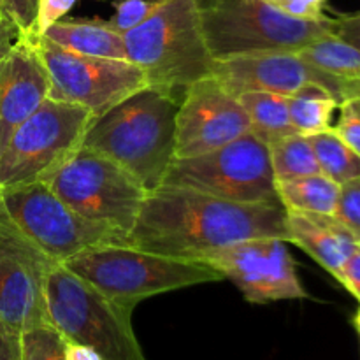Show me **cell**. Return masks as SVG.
Segmentation results:
<instances>
[{
	"instance_id": "1",
	"label": "cell",
	"mask_w": 360,
	"mask_h": 360,
	"mask_svg": "<svg viewBox=\"0 0 360 360\" xmlns=\"http://www.w3.org/2000/svg\"><path fill=\"white\" fill-rule=\"evenodd\" d=\"M283 206L243 204L174 186L148 192L129 245L174 259L200 260L260 236H287Z\"/></svg>"
},
{
	"instance_id": "2",
	"label": "cell",
	"mask_w": 360,
	"mask_h": 360,
	"mask_svg": "<svg viewBox=\"0 0 360 360\" xmlns=\"http://www.w3.org/2000/svg\"><path fill=\"white\" fill-rule=\"evenodd\" d=\"M179 98L176 91L146 84L95 116L81 148L104 155L153 192L174 160Z\"/></svg>"
},
{
	"instance_id": "3",
	"label": "cell",
	"mask_w": 360,
	"mask_h": 360,
	"mask_svg": "<svg viewBox=\"0 0 360 360\" xmlns=\"http://www.w3.org/2000/svg\"><path fill=\"white\" fill-rule=\"evenodd\" d=\"M46 309L63 340L91 348L102 360H148L132 327L136 308L108 297L63 264L48 271Z\"/></svg>"
},
{
	"instance_id": "4",
	"label": "cell",
	"mask_w": 360,
	"mask_h": 360,
	"mask_svg": "<svg viewBox=\"0 0 360 360\" xmlns=\"http://www.w3.org/2000/svg\"><path fill=\"white\" fill-rule=\"evenodd\" d=\"M200 34L213 60L267 51H299L334 34L336 18L297 20L266 0H193Z\"/></svg>"
},
{
	"instance_id": "5",
	"label": "cell",
	"mask_w": 360,
	"mask_h": 360,
	"mask_svg": "<svg viewBox=\"0 0 360 360\" xmlns=\"http://www.w3.org/2000/svg\"><path fill=\"white\" fill-rule=\"evenodd\" d=\"M127 60L139 67L146 83L167 90H185L213 76L193 0H162L146 21L123 34Z\"/></svg>"
},
{
	"instance_id": "6",
	"label": "cell",
	"mask_w": 360,
	"mask_h": 360,
	"mask_svg": "<svg viewBox=\"0 0 360 360\" xmlns=\"http://www.w3.org/2000/svg\"><path fill=\"white\" fill-rule=\"evenodd\" d=\"M63 266L108 297L134 308L153 295L224 280L206 262L158 255L130 245L84 250Z\"/></svg>"
},
{
	"instance_id": "7",
	"label": "cell",
	"mask_w": 360,
	"mask_h": 360,
	"mask_svg": "<svg viewBox=\"0 0 360 360\" xmlns=\"http://www.w3.org/2000/svg\"><path fill=\"white\" fill-rule=\"evenodd\" d=\"M0 211L53 264L97 246L129 245V236L81 217L46 181L0 190Z\"/></svg>"
},
{
	"instance_id": "8",
	"label": "cell",
	"mask_w": 360,
	"mask_h": 360,
	"mask_svg": "<svg viewBox=\"0 0 360 360\" xmlns=\"http://www.w3.org/2000/svg\"><path fill=\"white\" fill-rule=\"evenodd\" d=\"M162 186L197 190L232 202L281 206L269 146L252 132L204 155L174 158Z\"/></svg>"
},
{
	"instance_id": "9",
	"label": "cell",
	"mask_w": 360,
	"mask_h": 360,
	"mask_svg": "<svg viewBox=\"0 0 360 360\" xmlns=\"http://www.w3.org/2000/svg\"><path fill=\"white\" fill-rule=\"evenodd\" d=\"M94 118L81 105L46 98L0 153V190L48 181L79 150Z\"/></svg>"
},
{
	"instance_id": "10",
	"label": "cell",
	"mask_w": 360,
	"mask_h": 360,
	"mask_svg": "<svg viewBox=\"0 0 360 360\" xmlns=\"http://www.w3.org/2000/svg\"><path fill=\"white\" fill-rule=\"evenodd\" d=\"M46 183L81 217L127 236L148 195L125 169L86 148H79Z\"/></svg>"
},
{
	"instance_id": "11",
	"label": "cell",
	"mask_w": 360,
	"mask_h": 360,
	"mask_svg": "<svg viewBox=\"0 0 360 360\" xmlns=\"http://www.w3.org/2000/svg\"><path fill=\"white\" fill-rule=\"evenodd\" d=\"M49 77V98L102 115L146 86V76L129 60L95 58L70 53L46 37L35 41Z\"/></svg>"
},
{
	"instance_id": "12",
	"label": "cell",
	"mask_w": 360,
	"mask_h": 360,
	"mask_svg": "<svg viewBox=\"0 0 360 360\" xmlns=\"http://www.w3.org/2000/svg\"><path fill=\"white\" fill-rule=\"evenodd\" d=\"M200 262L210 264L231 280L252 304L308 299L299 280L288 243L278 236L243 239L210 253Z\"/></svg>"
},
{
	"instance_id": "13",
	"label": "cell",
	"mask_w": 360,
	"mask_h": 360,
	"mask_svg": "<svg viewBox=\"0 0 360 360\" xmlns=\"http://www.w3.org/2000/svg\"><path fill=\"white\" fill-rule=\"evenodd\" d=\"M49 262L0 211V333L21 336L51 326L46 309Z\"/></svg>"
},
{
	"instance_id": "14",
	"label": "cell",
	"mask_w": 360,
	"mask_h": 360,
	"mask_svg": "<svg viewBox=\"0 0 360 360\" xmlns=\"http://www.w3.org/2000/svg\"><path fill=\"white\" fill-rule=\"evenodd\" d=\"M213 77L236 97L246 91H269L290 97L309 84L326 88L340 104L345 98L360 95V83L340 79L309 65L297 51L250 53L214 60Z\"/></svg>"
},
{
	"instance_id": "15",
	"label": "cell",
	"mask_w": 360,
	"mask_h": 360,
	"mask_svg": "<svg viewBox=\"0 0 360 360\" xmlns=\"http://www.w3.org/2000/svg\"><path fill=\"white\" fill-rule=\"evenodd\" d=\"M250 132V120L236 95L213 76L183 90L176 112L174 158L218 150Z\"/></svg>"
},
{
	"instance_id": "16",
	"label": "cell",
	"mask_w": 360,
	"mask_h": 360,
	"mask_svg": "<svg viewBox=\"0 0 360 360\" xmlns=\"http://www.w3.org/2000/svg\"><path fill=\"white\" fill-rule=\"evenodd\" d=\"M49 98V77L35 41L18 37L0 62V153L14 130Z\"/></svg>"
},
{
	"instance_id": "17",
	"label": "cell",
	"mask_w": 360,
	"mask_h": 360,
	"mask_svg": "<svg viewBox=\"0 0 360 360\" xmlns=\"http://www.w3.org/2000/svg\"><path fill=\"white\" fill-rule=\"evenodd\" d=\"M285 231V241L308 253L334 278L360 245L357 236L334 214L287 211Z\"/></svg>"
},
{
	"instance_id": "18",
	"label": "cell",
	"mask_w": 360,
	"mask_h": 360,
	"mask_svg": "<svg viewBox=\"0 0 360 360\" xmlns=\"http://www.w3.org/2000/svg\"><path fill=\"white\" fill-rule=\"evenodd\" d=\"M42 37L76 55L127 60L123 35L101 18H63L51 25Z\"/></svg>"
},
{
	"instance_id": "19",
	"label": "cell",
	"mask_w": 360,
	"mask_h": 360,
	"mask_svg": "<svg viewBox=\"0 0 360 360\" xmlns=\"http://www.w3.org/2000/svg\"><path fill=\"white\" fill-rule=\"evenodd\" d=\"M250 120V132L267 146L297 134L292 127L287 97L269 91H246L239 95Z\"/></svg>"
},
{
	"instance_id": "20",
	"label": "cell",
	"mask_w": 360,
	"mask_h": 360,
	"mask_svg": "<svg viewBox=\"0 0 360 360\" xmlns=\"http://www.w3.org/2000/svg\"><path fill=\"white\" fill-rule=\"evenodd\" d=\"M276 193L287 211L334 214L340 185L319 172L304 178L276 181Z\"/></svg>"
},
{
	"instance_id": "21",
	"label": "cell",
	"mask_w": 360,
	"mask_h": 360,
	"mask_svg": "<svg viewBox=\"0 0 360 360\" xmlns=\"http://www.w3.org/2000/svg\"><path fill=\"white\" fill-rule=\"evenodd\" d=\"M292 127L301 136H315L333 129V116L340 101L326 88L309 84L287 97Z\"/></svg>"
},
{
	"instance_id": "22",
	"label": "cell",
	"mask_w": 360,
	"mask_h": 360,
	"mask_svg": "<svg viewBox=\"0 0 360 360\" xmlns=\"http://www.w3.org/2000/svg\"><path fill=\"white\" fill-rule=\"evenodd\" d=\"M304 62L345 81L360 83V49L336 34L326 35L297 51Z\"/></svg>"
},
{
	"instance_id": "23",
	"label": "cell",
	"mask_w": 360,
	"mask_h": 360,
	"mask_svg": "<svg viewBox=\"0 0 360 360\" xmlns=\"http://www.w3.org/2000/svg\"><path fill=\"white\" fill-rule=\"evenodd\" d=\"M269 157L276 181L304 178L320 172L309 137L301 134H292L269 144Z\"/></svg>"
},
{
	"instance_id": "24",
	"label": "cell",
	"mask_w": 360,
	"mask_h": 360,
	"mask_svg": "<svg viewBox=\"0 0 360 360\" xmlns=\"http://www.w3.org/2000/svg\"><path fill=\"white\" fill-rule=\"evenodd\" d=\"M309 143L323 176L336 181L338 185L359 178L360 157L333 129L309 136Z\"/></svg>"
},
{
	"instance_id": "25",
	"label": "cell",
	"mask_w": 360,
	"mask_h": 360,
	"mask_svg": "<svg viewBox=\"0 0 360 360\" xmlns=\"http://www.w3.org/2000/svg\"><path fill=\"white\" fill-rule=\"evenodd\" d=\"M21 360H65V340L53 326L35 327L20 336Z\"/></svg>"
},
{
	"instance_id": "26",
	"label": "cell",
	"mask_w": 360,
	"mask_h": 360,
	"mask_svg": "<svg viewBox=\"0 0 360 360\" xmlns=\"http://www.w3.org/2000/svg\"><path fill=\"white\" fill-rule=\"evenodd\" d=\"M160 4L162 0H115V13L108 21L118 34L123 35L146 21Z\"/></svg>"
},
{
	"instance_id": "27",
	"label": "cell",
	"mask_w": 360,
	"mask_h": 360,
	"mask_svg": "<svg viewBox=\"0 0 360 360\" xmlns=\"http://www.w3.org/2000/svg\"><path fill=\"white\" fill-rule=\"evenodd\" d=\"M334 217L340 218L360 239V176L340 185Z\"/></svg>"
},
{
	"instance_id": "28",
	"label": "cell",
	"mask_w": 360,
	"mask_h": 360,
	"mask_svg": "<svg viewBox=\"0 0 360 360\" xmlns=\"http://www.w3.org/2000/svg\"><path fill=\"white\" fill-rule=\"evenodd\" d=\"M338 109L340 118L333 130L360 157V95L345 98Z\"/></svg>"
},
{
	"instance_id": "29",
	"label": "cell",
	"mask_w": 360,
	"mask_h": 360,
	"mask_svg": "<svg viewBox=\"0 0 360 360\" xmlns=\"http://www.w3.org/2000/svg\"><path fill=\"white\" fill-rule=\"evenodd\" d=\"M39 0H2L0 14L6 16L18 30V37L28 39L37 14Z\"/></svg>"
},
{
	"instance_id": "30",
	"label": "cell",
	"mask_w": 360,
	"mask_h": 360,
	"mask_svg": "<svg viewBox=\"0 0 360 360\" xmlns=\"http://www.w3.org/2000/svg\"><path fill=\"white\" fill-rule=\"evenodd\" d=\"M74 4H76V0H39L37 14H35L34 27H32L28 41H37L39 37H42L51 25L67 16Z\"/></svg>"
},
{
	"instance_id": "31",
	"label": "cell",
	"mask_w": 360,
	"mask_h": 360,
	"mask_svg": "<svg viewBox=\"0 0 360 360\" xmlns=\"http://www.w3.org/2000/svg\"><path fill=\"white\" fill-rule=\"evenodd\" d=\"M278 9L297 20L319 21L327 18V0H285Z\"/></svg>"
},
{
	"instance_id": "32",
	"label": "cell",
	"mask_w": 360,
	"mask_h": 360,
	"mask_svg": "<svg viewBox=\"0 0 360 360\" xmlns=\"http://www.w3.org/2000/svg\"><path fill=\"white\" fill-rule=\"evenodd\" d=\"M336 280L354 295L360 304V245L354 250L350 257L345 260Z\"/></svg>"
},
{
	"instance_id": "33",
	"label": "cell",
	"mask_w": 360,
	"mask_h": 360,
	"mask_svg": "<svg viewBox=\"0 0 360 360\" xmlns=\"http://www.w3.org/2000/svg\"><path fill=\"white\" fill-rule=\"evenodd\" d=\"M334 34L343 39V41H347L348 44L360 49V13L336 16Z\"/></svg>"
},
{
	"instance_id": "34",
	"label": "cell",
	"mask_w": 360,
	"mask_h": 360,
	"mask_svg": "<svg viewBox=\"0 0 360 360\" xmlns=\"http://www.w3.org/2000/svg\"><path fill=\"white\" fill-rule=\"evenodd\" d=\"M16 39H18V30L14 28V25L11 23L6 16L0 14V62L9 55L14 42H16Z\"/></svg>"
},
{
	"instance_id": "35",
	"label": "cell",
	"mask_w": 360,
	"mask_h": 360,
	"mask_svg": "<svg viewBox=\"0 0 360 360\" xmlns=\"http://www.w3.org/2000/svg\"><path fill=\"white\" fill-rule=\"evenodd\" d=\"M0 360H21L20 336L0 333Z\"/></svg>"
},
{
	"instance_id": "36",
	"label": "cell",
	"mask_w": 360,
	"mask_h": 360,
	"mask_svg": "<svg viewBox=\"0 0 360 360\" xmlns=\"http://www.w3.org/2000/svg\"><path fill=\"white\" fill-rule=\"evenodd\" d=\"M65 360H102L101 355L84 345L65 341Z\"/></svg>"
},
{
	"instance_id": "37",
	"label": "cell",
	"mask_w": 360,
	"mask_h": 360,
	"mask_svg": "<svg viewBox=\"0 0 360 360\" xmlns=\"http://www.w3.org/2000/svg\"><path fill=\"white\" fill-rule=\"evenodd\" d=\"M354 327H355V330H357L359 340H360V306H359L357 313H355V316H354Z\"/></svg>"
},
{
	"instance_id": "38",
	"label": "cell",
	"mask_w": 360,
	"mask_h": 360,
	"mask_svg": "<svg viewBox=\"0 0 360 360\" xmlns=\"http://www.w3.org/2000/svg\"><path fill=\"white\" fill-rule=\"evenodd\" d=\"M266 2L271 4V6H274V7H280L285 0H266Z\"/></svg>"
},
{
	"instance_id": "39",
	"label": "cell",
	"mask_w": 360,
	"mask_h": 360,
	"mask_svg": "<svg viewBox=\"0 0 360 360\" xmlns=\"http://www.w3.org/2000/svg\"><path fill=\"white\" fill-rule=\"evenodd\" d=\"M0 6H2V0H0Z\"/></svg>"
}]
</instances>
